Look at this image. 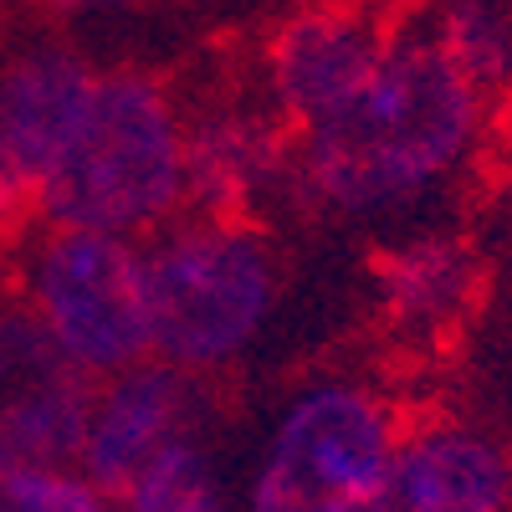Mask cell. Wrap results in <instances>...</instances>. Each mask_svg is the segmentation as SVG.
Masks as SVG:
<instances>
[{"label":"cell","instance_id":"obj_1","mask_svg":"<svg viewBox=\"0 0 512 512\" xmlns=\"http://www.w3.org/2000/svg\"><path fill=\"white\" fill-rule=\"evenodd\" d=\"M477 123L482 93L451 62L441 31L395 21L364 88L297 128L292 180L323 210H384L451 175L477 144Z\"/></svg>","mask_w":512,"mask_h":512},{"label":"cell","instance_id":"obj_2","mask_svg":"<svg viewBox=\"0 0 512 512\" xmlns=\"http://www.w3.org/2000/svg\"><path fill=\"white\" fill-rule=\"evenodd\" d=\"M185 205V128L169 93L144 72L98 77L72 144L36 195L52 226L108 236L159 231Z\"/></svg>","mask_w":512,"mask_h":512},{"label":"cell","instance_id":"obj_3","mask_svg":"<svg viewBox=\"0 0 512 512\" xmlns=\"http://www.w3.org/2000/svg\"><path fill=\"white\" fill-rule=\"evenodd\" d=\"M149 354L185 374L231 364L277 303V262L262 231L231 216L159 226L139 251Z\"/></svg>","mask_w":512,"mask_h":512},{"label":"cell","instance_id":"obj_4","mask_svg":"<svg viewBox=\"0 0 512 512\" xmlns=\"http://www.w3.org/2000/svg\"><path fill=\"white\" fill-rule=\"evenodd\" d=\"M21 303L93 379L149 359L144 267L128 236L47 226L26 251Z\"/></svg>","mask_w":512,"mask_h":512},{"label":"cell","instance_id":"obj_5","mask_svg":"<svg viewBox=\"0 0 512 512\" xmlns=\"http://www.w3.org/2000/svg\"><path fill=\"white\" fill-rule=\"evenodd\" d=\"M395 441V415L359 384L308 390L277 425L251 512H369Z\"/></svg>","mask_w":512,"mask_h":512},{"label":"cell","instance_id":"obj_6","mask_svg":"<svg viewBox=\"0 0 512 512\" xmlns=\"http://www.w3.org/2000/svg\"><path fill=\"white\" fill-rule=\"evenodd\" d=\"M98 384L26 303H0V472L72 466Z\"/></svg>","mask_w":512,"mask_h":512},{"label":"cell","instance_id":"obj_7","mask_svg":"<svg viewBox=\"0 0 512 512\" xmlns=\"http://www.w3.org/2000/svg\"><path fill=\"white\" fill-rule=\"evenodd\" d=\"M98 72L67 47H31L0 72V221H21L72 144Z\"/></svg>","mask_w":512,"mask_h":512},{"label":"cell","instance_id":"obj_8","mask_svg":"<svg viewBox=\"0 0 512 512\" xmlns=\"http://www.w3.org/2000/svg\"><path fill=\"white\" fill-rule=\"evenodd\" d=\"M395 11H374L364 0H328L282 26L272 41V88L297 128L344 108L384 57Z\"/></svg>","mask_w":512,"mask_h":512},{"label":"cell","instance_id":"obj_9","mask_svg":"<svg viewBox=\"0 0 512 512\" xmlns=\"http://www.w3.org/2000/svg\"><path fill=\"white\" fill-rule=\"evenodd\" d=\"M200 390L175 364H134L108 374V384L93 395L88 436H82L77 466L98 492H123L139 477V466L180 436H195Z\"/></svg>","mask_w":512,"mask_h":512},{"label":"cell","instance_id":"obj_10","mask_svg":"<svg viewBox=\"0 0 512 512\" xmlns=\"http://www.w3.org/2000/svg\"><path fill=\"white\" fill-rule=\"evenodd\" d=\"M507 461L461 425H420L395 441L390 472L369 512H502Z\"/></svg>","mask_w":512,"mask_h":512},{"label":"cell","instance_id":"obj_11","mask_svg":"<svg viewBox=\"0 0 512 512\" xmlns=\"http://www.w3.org/2000/svg\"><path fill=\"white\" fill-rule=\"evenodd\" d=\"M472 277H477V262L456 241H415L379 262L384 303L420 328H436L472 303Z\"/></svg>","mask_w":512,"mask_h":512},{"label":"cell","instance_id":"obj_12","mask_svg":"<svg viewBox=\"0 0 512 512\" xmlns=\"http://www.w3.org/2000/svg\"><path fill=\"white\" fill-rule=\"evenodd\" d=\"M118 497L123 512H216V482H210V466L195 436L159 446Z\"/></svg>","mask_w":512,"mask_h":512},{"label":"cell","instance_id":"obj_13","mask_svg":"<svg viewBox=\"0 0 512 512\" xmlns=\"http://www.w3.org/2000/svg\"><path fill=\"white\" fill-rule=\"evenodd\" d=\"M441 41L477 93L482 88H512V16L466 6L441 26Z\"/></svg>","mask_w":512,"mask_h":512},{"label":"cell","instance_id":"obj_14","mask_svg":"<svg viewBox=\"0 0 512 512\" xmlns=\"http://www.w3.org/2000/svg\"><path fill=\"white\" fill-rule=\"evenodd\" d=\"M0 512H108V492L67 466H16L0 472Z\"/></svg>","mask_w":512,"mask_h":512},{"label":"cell","instance_id":"obj_15","mask_svg":"<svg viewBox=\"0 0 512 512\" xmlns=\"http://www.w3.org/2000/svg\"><path fill=\"white\" fill-rule=\"evenodd\" d=\"M57 6H67V11H82V6H118V0H57Z\"/></svg>","mask_w":512,"mask_h":512},{"label":"cell","instance_id":"obj_16","mask_svg":"<svg viewBox=\"0 0 512 512\" xmlns=\"http://www.w3.org/2000/svg\"><path fill=\"white\" fill-rule=\"evenodd\" d=\"M507 185H512V154H507Z\"/></svg>","mask_w":512,"mask_h":512},{"label":"cell","instance_id":"obj_17","mask_svg":"<svg viewBox=\"0 0 512 512\" xmlns=\"http://www.w3.org/2000/svg\"><path fill=\"white\" fill-rule=\"evenodd\" d=\"M507 472H512V466H507Z\"/></svg>","mask_w":512,"mask_h":512}]
</instances>
